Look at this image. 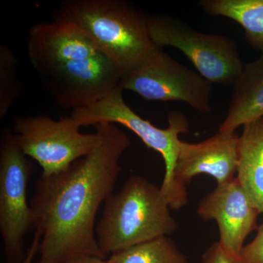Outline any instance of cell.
<instances>
[{
    "label": "cell",
    "instance_id": "cell-20",
    "mask_svg": "<svg viewBox=\"0 0 263 263\" xmlns=\"http://www.w3.org/2000/svg\"><path fill=\"white\" fill-rule=\"evenodd\" d=\"M42 238V232L39 229L35 230L32 245L27 251V256L22 263H32L36 254L39 252L40 245Z\"/></svg>",
    "mask_w": 263,
    "mask_h": 263
},
{
    "label": "cell",
    "instance_id": "cell-11",
    "mask_svg": "<svg viewBox=\"0 0 263 263\" xmlns=\"http://www.w3.org/2000/svg\"><path fill=\"white\" fill-rule=\"evenodd\" d=\"M239 162V136L235 133L218 132L214 136L197 143L180 141L179 152L174 172L178 186L200 174L210 175L217 186L235 179Z\"/></svg>",
    "mask_w": 263,
    "mask_h": 263
},
{
    "label": "cell",
    "instance_id": "cell-14",
    "mask_svg": "<svg viewBox=\"0 0 263 263\" xmlns=\"http://www.w3.org/2000/svg\"><path fill=\"white\" fill-rule=\"evenodd\" d=\"M239 136L238 179L263 214V116L243 126Z\"/></svg>",
    "mask_w": 263,
    "mask_h": 263
},
{
    "label": "cell",
    "instance_id": "cell-6",
    "mask_svg": "<svg viewBox=\"0 0 263 263\" xmlns=\"http://www.w3.org/2000/svg\"><path fill=\"white\" fill-rule=\"evenodd\" d=\"M148 27L156 46L179 49L212 84L233 86L241 73L245 63L231 38L199 32L166 15H148Z\"/></svg>",
    "mask_w": 263,
    "mask_h": 263
},
{
    "label": "cell",
    "instance_id": "cell-19",
    "mask_svg": "<svg viewBox=\"0 0 263 263\" xmlns=\"http://www.w3.org/2000/svg\"><path fill=\"white\" fill-rule=\"evenodd\" d=\"M202 263H239V259L228 252L218 241L213 243L205 251L202 257Z\"/></svg>",
    "mask_w": 263,
    "mask_h": 263
},
{
    "label": "cell",
    "instance_id": "cell-8",
    "mask_svg": "<svg viewBox=\"0 0 263 263\" xmlns=\"http://www.w3.org/2000/svg\"><path fill=\"white\" fill-rule=\"evenodd\" d=\"M13 132L24 155L39 163L45 177L65 171L89 155L99 140L96 130L81 133L70 117L58 120L45 115L15 117Z\"/></svg>",
    "mask_w": 263,
    "mask_h": 263
},
{
    "label": "cell",
    "instance_id": "cell-21",
    "mask_svg": "<svg viewBox=\"0 0 263 263\" xmlns=\"http://www.w3.org/2000/svg\"><path fill=\"white\" fill-rule=\"evenodd\" d=\"M105 260L106 259L93 257V256H83V257L71 259L64 263H105Z\"/></svg>",
    "mask_w": 263,
    "mask_h": 263
},
{
    "label": "cell",
    "instance_id": "cell-16",
    "mask_svg": "<svg viewBox=\"0 0 263 263\" xmlns=\"http://www.w3.org/2000/svg\"><path fill=\"white\" fill-rule=\"evenodd\" d=\"M105 263H189L168 236H161L110 255Z\"/></svg>",
    "mask_w": 263,
    "mask_h": 263
},
{
    "label": "cell",
    "instance_id": "cell-10",
    "mask_svg": "<svg viewBox=\"0 0 263 263\" xmlns=\"http://www.w3.org/2000/svg\"><path fill=\"white\" fill-rule=\"evenodd\" d=\"M197 213L202 220L214 219L217 222L219 243L237 257L246 238L257 229V216L260 214L238 177L216 186L202 199Z\"/></svg>",
    "mask_w": 263,
    "mask_h": 263
},
{
    "label": "cell",
    "instance_id": "cell-9",
    "mask_svg": "<svg viewBox=\"0 0 263 263\" xmlns=\"http://www.w3.org/2000/svg\"><path fill=\"white\" fill-rule=\"evenodd\" d=\"M123 73L115 62L100 53L66 62L40 76L55 103L73 111L97 103L120 88Z\"/></svg>",
    "mask_w": 263,
    "mask_h": 263
},
{
    "label": "cell",
    "instance_id": "cell-5",
    "mask_svg": "<svg viewBox=\"0 0 263 263\" xmlns=\"http://www.w3.org/2000/svg\"><path fill=\"white\" fill-rule=\"evenodd\" d=\"M32 162L18 146L14 133L4 127L0 136V233L7 263H22L24 238L36 230L27 188Z\"/></svg>",
    "mask_w": 263,
    "mask_h": 263
},
{
    "label": "cell",
    "instance_id": "cell-7",
    "mask_svg": "<svg viewBox=\"0 0 263 263\" xmlns=\"http://www.w3.org/2000/svg\"><path fill=\"white\" fill-rule=\"evenodd\" d=\"M120 89L151 101H181L200 113H210L212 84L176 61L162 48L154 49L123 73Z\"/></svg>",
    "mask_w": 263,
    "mask_h": 263
},
{
    "label": "cell",
    "instance_id": "cell-12",
    "mask_svg": "<svg viewBox=\"0 0 263 263\" xmlns=\"http://www.w3.org/2000/svg\"><path fill=\"white\" fill-rule=\"evenodd\" d=\"M27 48L29 61L39 75L66 62L100 53L80 30L58 20L33 26Z\"/></svg>",
    "mask_w": 263,
    "mask_h": 263
},
{
    "label": "cell",
    "instance_id": "cell-18",
    "mask_svg": "<svg viewBox=\"0 0 263 263\" xmlns=\"http://www.w3.org/2000/svg\"><path fill=\"white\" fill-rule=\"evenodd\" d=\"M239 263H263V224L257 228V234L249 245L242 248Z\"/></svg>",
    "mask_w": 263,
    "mask_h": 263
},
{
    "label": "cell",
    "instance_id": "cell-17",
    "mask_svg": "<svg viewBox=\"0 0 263 263\" xmlns=\"http://www.w3.org/2000/svg\"><path fill=\"white\" fill-rule=\"evenodd\" d=\"M18 67L13 51L6 45H0V119L6 117L22 92Z\"/></svg>",
    "mask_w": 263,
    "mask_h": 263
},
{
    "label": "cell",
    "instance_id": "cell-15",
    "mask_svg": "<svg viewBox=\"0 0 263 263\" xmlns=\"http://www.w3.org/2000/svg\"><path fill=\"white\" fill-rule=\"evenodd\" d=\"M199 5L207 14L238 22L249 45L263 53V0H202Z\"/></svg>",
    "mask_w": 263,
    "mask_h": 263
},
{
    "label": "cell",
    "instance_id": "cell-3",
    "mask_svg": "<svg viewBox=\"0 0 263 263\" xmlns=\"http://www.w3.org/2000/svg\"><path fill=\"white\" fill-rule=\"evenodd\" d=\"M161 188L144 178L133 176L104 202L103 216L95 228L105 256L168 236L178 228Z\"/></svg>",
    "mask_w": 263,
    "mask_h": 263
},
{
    "label": "cell",
    "instance_id": "cell-1",
    "mask_svg": "<svg viewBox=\"0 0 263 263\" xmlns=\"http://www.w3.org/2000/svg\"><path fill=\"white\" fill-rule=\"evenodd\" d=\"M95 127L99 140L89 155L36 183L30 206L36 229L42 232L37 263H64L83 256L106 259L95 235V219L113 193L121 157L130 141L117 124Z\"/></svg>",
    "mask_w": 263,
    "mask_h": 263
},
{
    "label": "cell",
    "instance_id": "cell-4",
    "mask_svg": "<svg viewBox=\"0 0 263 263\" xmlns=\"http://www.w3.org/2000/svg\"><path fill=\"white\" fill-rule=\"evenodd\" d=\"M120 88L89 106L71 112L70 117L79 127L95 126L101 123L121 124L134 133L148 148L159 152L163 158L165 173L161 191L170 208L179 210L187 204L186 189L178 186L174 172L179 152V135L189 133L186 116L179 111L168 115V127L160 129L135 113L124 102Z\"/></svg>",
    "mask_w": 263,
    "mask_h": 263
},
{
    "label": "cell",
    "instance_id": "cell-2",
    "mask_svg": "<svg viewBox=\"0 0 263 263\" xmlns=\"http://www.w3.org/2000/svg\"><path fill=\"white\" fill-rule=\"evenodd\" d=\"M148 16L124 0H65L53 20L73 25L125 72L157 46L150 37Z\"/></svg>",
    "mask_w": 263,
    "mask_h": 263
},
{
    "label": "cell",
    "instance_id": "cell-13",
    "mask_svg": "<svg viewBox=\"0 0 263 263\" xmlns=\"http://www.w3.org/2000/svg\"><path fill=\"white\" fill-rule=\"evenodd\" d=\"M229 109L219 131L235 129L263 116V53L255 61L243 65L239 77L233 85Z\"/></svg>",
    "mask_w": 263,
    "mask_h": 263
}]
</instances>
